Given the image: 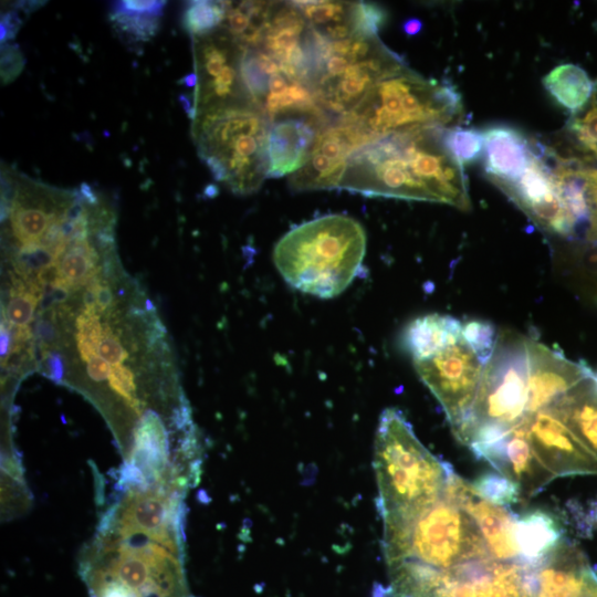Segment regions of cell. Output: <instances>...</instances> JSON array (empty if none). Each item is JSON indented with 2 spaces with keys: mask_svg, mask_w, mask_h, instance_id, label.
I'll use <instances>...</instances> for the list:
<instances>
[{
  "mask_svg": "<svg viewBox=\"0 0 597 597\" xmlns=\"http://www.w3.org/2000/svg\"><path fill=\"white\" fill-rule=\"evenodd\" d=\"M527 378V337L502 331L483 366L470 417L457 440L467 446L478 433H506L521 426L526 418Z\"/></svg>",
  "mask_w": 597,
  "mask_h": 597,
  "instance_id": "cell-10",
  "label": "cell"
},
{
  "mask_svg": "<svg viewBox=\"0 0 597 597\" xmlns=\"http://www.w3.org/2000/svg\"><path fill=\"white\" fill-rule=\"evenodd\" d=\"M462 324L450 315L428 314L405 328L402 343L413 360L428 358L462 337Z\"/></svg>",
  "mask_w": 597,
  "mask_h": 597,
  "instance_id": "cell-24",
  "label": "cell"
},
{
  "mask_svg": "<svg viewBox=\"0 0 597 597\" xmlns=\"http://www.w3.org/2000/svg\"><path fill=\"white\" fill-rule=\"evenodd\" d=\"M580 174L585 181V187L591 209V221L597 223V167L580 166Z\"/></svg>",
  "mask_w": 597,
  "mask_h": 597,
  "instance_id": "cell-33",
  "label": "cell"
},
{
  "mask_svg": "<svg viewBox=\"0 0 597 597\" xmlns=\"http://www.w3.org/2000/svg\"><path fill=\"white\" fill-rule=\"evenodd\" d=\"M383 528L387 572L446 570L492 557L473 519L446 493L412 514L383 521Z\"/></svg>",
  "mask_w": 597,
  "mask_h": 597,
  "instance_id": "cell-4",
  "label": "cell"
},
{
  "mask_svg": "<svg viewBox=\"0 0 597 597\" xmlns=\"http://www.w3.org/2000/svg\"><path fill=\"white\" fill-rule=\"evenodd\" d=\"M528 378L526 416L549 408L594 375L584 363L566 358L537 339L527 337Z\"/></svg>",
  "mask_w": 597,
  "mask_h": 597,
  "instance_id": "cell-15",
  "label": "cell"
},
{
  "mask_svg": "<svg viewBox=\"0 0 597 597\" xmlns=\"http://www.w3.org/2000/svg\"><path fill=\"white\" fill-rule=\"evenodd\" d=\"M326 123L306 116L273 122L269 137V178L283 177L302 168L320 128Z\"/></svg>",
  "mask_w": 597,
  "mask_h": 597,
  "instance_id": "cell-19",
  "label": "cell"
},
{
  "mask_svg": "<svg viewBox=\"0 0 597 597\" xmlns=\"http://www.w3.org/2000/svg\"><path fill=\"white\" fill-rule=\"evenodd\" d=\"M446 129L415 128L367 143L349 158L338 189L469 210L468 179L444 145Z\"/></svg>",
  "mask_w": 597,
  "mask_h": 597,
  "instance_id": "cell-1",
  "label": "cell"
},
{
  "mask_svg": "<svg viewBox=\"0 0 597 597\" xmlns=\"http://www.w3.org/2000/svg\"><path fill=\"white\" fill-rule=\"evenodd\" d=\"M422 22L417 18L407 19L402 24V30L407 35H415L420 32Z\"/></svg>",
  "mask_w": 597,
  "mask_h": 597,
  "instance_id": "cell-35",
  "label": "cell"
},
{
  "mask_svg": "<svg viewBox=\"0 0 597 597\" xmlns=\"http://www.w3.org/2000/svg\"><path fill=\"white\" fill-rule=\"evenodd\" d=\"M271 123L256 107L233 105L200 112L191 134L213 178L234 193L256 191L269 178Z\"/></svg>",
  "mask_w": 597,
  "mask_h": 597,
  "instance_id": "cell-7",
  "label": "cell"
},
{
  "mask_svg": "<svg viewBox=\"0 0 597 597\" xmlns=\"http://www.w3.org/2000/svg\"><path fill=\"white\" fill-rule=\"evenodd\" d=\"M311 56L310 87L328 121L347 117L380 81L407 67L378 35L332 39L312 27Z\"/></svg>",
  "mask_w": 597,
  "mask_h": 597,
  "instance_id": "cell-6",
  "label": "cell"
},
{
  "mask_svg": "<svg viewBox=\"0 0 597 597\" xmlns=\"http://www.w3.org/2000/svg\"><path fill=\"white\" fill-rule=\"evenodd\" d=\"M182 81L185 82L187 86L195 87L197 83L196 74L195 73L188 74Z\"/></svg>",
  "mask_w": 597,
  "mask_h": 597,
  "instance_id": "cell-36",
  "label": "cell"
},
{
  "mask_svg": "<svg viewBox=\"0 0 597 597\" xmlns=\"http://www.w3.org/2000/svg\"><path fill=\"white\" fill-rule=\"evenodd\" d=\"M542 82L554 100L572 113L588 102L595 86L586 71L572 63L554 67Z\"/></svg>",
  "mask_w": 597,
  "mask_h": 597,
  "instance_id": "cell-26",
  "label": "cell"
},
{
  "mask_svg": "<svg viewBox=\"0 0 597 597\" xmlns=\"http://www.w3.org/2000/svg\"><path fill=\"white\" fill-rule=\"evenodd\" d=\"M413 366L441 405L457 437L470 417L484 364L461 337Z\"/></svg>",
  "mask_w": 597,
  "mask_h": 597,
  "instance_id": "cell-12",
  "label": "cell"
},
{
  "mask_svg": "<svg viewBox=\"0 0 597 597\" xmlns=\"http://www.w3.org/2000/svg\"><path fill=\"white\" fill-rule=\"evenodd\" d=\"M80 572L91 597H189L179 535L102 524Z\"/></svg>",
  "mask_w": 597,
  "mask_h": 597,
  "instance_id": "cell-2",
  "label": "cell"
},
{
  "mask_svg": "<svg viewBox=\"0 0 597 597\" xmlns=\"http://www.w3.org/2000/svg\"><path fill=\"white\" fill-rule=\"evenodd\" d=\"M547 409L597 459V384L595 375L586 378Z\"/></svg>",
  "mask_w": 597,
  "mask_h": 597,
  "instance_id": "cell-22",
  "label": "cell"
},
{
  "mask_svg": "<svg viewBox=\"0 0 597 597\" xmlns=\"http://www.w3.org/2000/svg\"><path fill=\"white\" fill-rule=\"evenodd\" d=\"M482 133L484 171L494 185L515 180L536 154L537 140L512 126L495 124Z\"/></svg>",
  "mask_w": 597,
  "mask_h": 597,
  "instance_id": "cell-18",
  "label": "cell"
},
{
  "mask_svg": "<svg viewBox=\"0 0 597 597\" xmlns=\"http://www.w3.org/2000/svg\"><path fill=\"white\" fill-rule=\"evenodd\" d=\"M545 146L562 159L597 167V81L588 102L572 113L563 129Z\"/></svg>",
  "mask_w": 597,
  "mask_h": 597,
  "instance_id": "cell-21",
  "label": "cell"
},
{
  "mask_svg": "<svg viewBox=\"0 0 597 597\" xmlns=\"http://www.w3.org/2000/svg\"><path fill=\"white\" fill-rule=\"evenodd\" d=\"M41 2H21L15 4V9L1 14V43L12 40L18 33L21 24V13H30L32 8H39Z\"/></svg>",
  "mask_w": 597,
  "mask_h": 597,
  "instance_id": "cell-31",
  "label": "cell"
},
{
  "mask_svg": "<svg viewBox=\"0 0 597 597\" xmlns=\"http://www.w3.org/2000/svg\"><path fill=\"white\" fill-rule=\"evenodd\" d=\"M480 496L490 503L505 506L521 500L519 486L499 472H485L472 482Z\"/></svg>",
  "mask_w": 597,
  "mask_h": 597,
  "instance_id": "cell-29",
  "label": "cell"
},
{
  "mask_svg": "<svg viewBox=\"0 0 597 597\" xmlns=\"http://www.w3.org/2000/svg\"><path fill=\"white\" fill-rule=\"evenodd\" d=\"M192 53L197 83L188 113L191 119L208 109L253 106L241 77V50L228 32L218 27L192 38Z\"/></svg>",
  "mask_w": 597,
  "mask_h": 597,
  "instance_id": "cell-11",
  "label": "cell"
},
{
  "mask_svg": "<svg viewBox=\"0 0 597 597\" xmlns=\"http://www.w3.org/2000/svg\"><path fill=\"white\" fill-rule=\"evenodd\" d=\"M591 519H593V522L597 525V502L595 503L591 510Z\"/></svg>",
  "mask_w": 597,
  "mask_h": 597,
  "instance_id": "cell-37",
  "label": "cell"
},
{
  "mask_svg": "<svg viewBox=\"0 0 597 597\" xmlns=\"http://www.w3.org/2000/svg\"><path fill=\"white\" fill-rule=\"evenodd\" d=\"M370 142L371 138L356 123H326L320 128L305 164L291 175V189H338L352 155Z\"/></svg>",
  "mask_w": 597,
  "mask_h": 597,
  "instance_id": "cell-13",
  "label": "cell"
},
{
  "mask_svg": "<svg viewBox=\"0 0 597 597\" xmlns=\"http://www.w3.org/2000/svg\"><path fill=\"white\" fill-rule=\"evenodd\" d=\"M463 116L455 86L425 78L408 66L380 81L344 119L356 123L371 140L422 127H453Z\"/></svg>",
  "mask_w": 597,
  "mask_h": 597,
  "instance_id": "cell-8",
  "label": "cell"
},
{
  "mask_svg": "<svg viewBox=\"0 0 597 597\" xmlns=\"http://www.w3.org/2000/svg\"><path fill=\"white\" fill-rule=\"evenodd\" d=\"M471 451L514 482L524 499L536 495L555 479L534 452L523 423L501 439Z\"/></svg>",
  "mask_w": 597,
  "mask_h": 597,
  "instance_id": "cell-17",
  "label": "cell"
},
{
  "mask_svg": "<svg viewBox=\"0 0 597 597\" xmlns=\"http://www.w3.org/2000/svg\"><path fill=\"white\" fill-rule=\"evenodd\" d=\"M444 493L473 519L494 559L522 562L515 540L516 514L506 506L484 500L472 483L467 482L454 470L450 473Z\"/></svg>",
  "mask_w": 597,
  "mask_h": 597,
  "instance_id": "cell-16",
  "label": "cell"
},
{
  "mask_svg": "<svg viewBox=\"0 0 597 597\" xmlns=\"http://www.w3.org/2000/svg\"><path fill=\"white\" fill-rule=\"evenodd\" d=\"M523 425L537 458L555 478L597 474V459L549 409L526 416Z\"/></svg>",
  "mask_w": 597,
  "mask_h": 597,
  "instance_id": "cell-14",
  "label": "cell"
},
{
  "mask_svg": "<svg viewBox=\"0 0 597 597\" xmlns=\"http://www.w3.org/2000/svg\"><path fill=\"white\" fill-rule=\"evenodd\" d=\"M461 334L479 359L485 364L493 354L498 334L495 326L482 320H471L462 324Z\"/></svg>",
  "mask_w": 597,
  "mask_h": 597,
  "instance_id": "cell-30",
  "label": "cell"
},
{
  "mask_svg": "<svg viewBox=\"0 0 597 597\" xmlns=\"http://www.w3.org/2000/svg\"><path fill=\"white\" fill-rule=\"evenodd\" d=\"M377 597H536L535 567L492 557L446 570H388Z\"/></svg>",
  "mask_w": 597,
  "mask_h": 597,
  "instance_id": "cell-9",
  "label": "cell"
},
{
  "mask_svg": "<svg viewBox=\"0 0 597 597\" xmlns=\"http://www.w3.org/2000/svg\"><path fill=\"white\" fill-rule=\"evenodd\" d=\"M595 380H596V384H597V375H595Z\"/></svg>",
  "mask_w": 597,
  "mask_h": 597,
  "instance_id": "cell-38",
  "label": "cell"
},
{
  "mask_svg": "<svg viewBox=\"0 0 597 597\" xmlns=\"http://www.w3.org/2000/svg\"><path fill=\"white\" fill-rule=\"evenodd\" d=\"M556 517L541 509L517 515L515 540L522 562L536 567L563 540Z\"/></svg>",
  "mask_w": 597,
  "mask_h": 597,
  "instance_id": "cell-23",
  "label": "cell"
},
{
  "mask_svg": "<svg viewBox=\"0 0 597 597\" xmlns=\"http://www.w3.org/2000/svg\"><path fill=\"white\" fill-rule=\"evenodd\" d=\"M366 253L362 224L344 214L293 227L275 244L273 261L294 289L322 298L344 292L359 274Z\"/></svg>",
  "mask_w": 597,
  "mask_h": 597,
  "instance_id": "cell-3",
  "label": "cell"
},
{
  "mask_svg": "<svg viewBox=\"0 0 597 597\" xmlns=\"http://www.w3.org/2000/svg\"><path fill=\"white\" fill-rule=\"evenodd\" d=\"M165 1H116L109 12L114 29L128 43L150 40L159 29Z\"/></svg>",
  "mask_w": 597,
  "mask_h": 597,
  "instance_id": "cell-25",
  "label": "cell"
},
{
  "mask_svg": "<svg viewBox=\"0 0 597 597\" xmlns=\"http://www.w3.org/2000/svg\"><path fill=\"white\" fill-rule=\"evenodd\" d=\"M221 18L220 2L191 1L184 11L182 24L191 38L202 36L216 30Z\"/></svg>",
  "mask_w": 597,
  "mask_h": 597,
  "instance_id": "cell-28",
  "label": "cell"
},
{
  "mask_svg": "<svg viewBox=\"0 0 597 597\" xmlns=\"http://www.w3.org/2000/svg\"><path fill=\"white\" fill-rule=\"evenodd\" d=\"M45 362L49 377L56 381H61L64 377V365L60 356L56 354L49 355Z\"/></svg>",
  "mask_w": 597,
  "mask_h": 597,
  "instance_id": "cell-34",
  "label": "cell"
},
{
  "mask_svg": "<svg viewBox=\"0 0 597 597\" xmlns=\"http://www.w3.org/2000/svg\"><path fill=\"white\" fill-rule=\"evenodd\" d=\"M23 55L17 44L4 43L1 46V81L2 84L12 82L23 69Z\"/></svg>",
  "mask_w": 597,
  "mask_h": 597,
  "instance_id": "cell-32",
  "label": "cell"
},
{
  "mask_svg": "<svg viewBox=\"0 0 597 597\" xmlns=\"http://www.w3.org/2000/svg\"><path fill=\"white\" fill-rule=\"evenodd\" d=\"M443 142L461 166L474 163L483 153V133L476 128L458 125L448 127L443 134Z\"/></svg>",
  "mask_w": 597,
  "mask_h": 597,
  "instance_id": "cell-27",
  "label": "cell"
},
{
  "mask_svg": "<svg viewBox=\"0 0 597 597\" xmlns=\"http://www.w3.org/2000/svg\"><path fill=\"white\" fill-rule=\"evenodd\" d=\"M374 469L383 521L407 516L438 500L453 471L420 442L397 408H387L379 417Z\"/></svg>",
  "mask_w": 597,
  "mask_h": 597,
  "instance_id": "cell-5",
  "label": "cell"
},
{
  "mask_svg": "<svg viewBox=\"0 0 597 597\" xmlns=\"http://www.w3.org/2000/svg\"><path fill=\"white\" fill-rule=\"evenodd\" d=\"M591 570L584 552L563 538L535 567L536 597H583Z\"/></svg>",
  "mask_w": 597,
  "mask_h": 597,
  "instance_id": "cell-20",
  "label": "cell"
}]
</instances>
